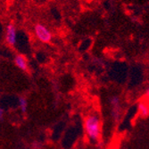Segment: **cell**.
Returning <instances> with one entry per match:
<instances>
[{
  "label": "cell",
  "instance_id": "cell-1",
  "mask_svg": "<svg viewBox=\"0 0 149 149\" xmlns=\"http://www.w3.org/2000/svg\"><path fill=\"white\" fill-rule=\"evenodd\" d=\"M84 130L91 141H97L101 133V120L97 113L88 114L84 120Z\"/></svg>",
  "mask_w": 149,
  "mask_h": 149
},
{
  "label": "cell",
  "instance_id": "cell-2",
  "mask_svg": "<svg viewBox=\"0 0 149 149\" xmlns=\"http://www.w3.org/2000/svg\"><path fill=\"white\" fill-rule=\"evenodd\" d=\"M109 105L111 108V114L115 123L120 120L121 116V111H123V107H121V102L120 98L118 96H113L109 97Z\"/></svg>",
  "mask_w": 149,
  "mask_h": 149
},
{
  "label": "cell",
  "instance_id": "cell-3",
  "mask_svg": "<svg viewBox=\"0 0 149 149\" xmlns=\"http://www.w3.org/2000/svg\"><path fill=\"white\" fill-rule=\"evenodd\" d=\"M34 32L37 38L42 43H49L52 40V33L51 31L43 24L38 23L34 26Z\"/></svg>",
  "mask_w": 149,
  "mask_h": 149
},
{
  "label": "cell",
  "instance_id": "cell-4",
  "mask_svg": "<svg viewBox=\"0 0 149 149\" xmlns=\"http://www.w3.org/2000/svg\"><path fill=\"white\" fill-rule=\"evenodd\" d=\"M6 42L8 46L13 47L16 42H17V33H16V29L15 26L13 23H10L6 26Z\"/></svg>",
  "mask_w": 149,
  "mask_h": 149
},
{
  "label": "cell",
  "instance_id": "cell-5",
  "mask_svg": "<svg viewBox=\"0 0 149 149\" xmlns=\"http://www.w3.org/2000/svg\"><path fill=\"white\" fill-rule=\"evenodd\" d=\"M13 62H15V64L17 68H19L22 72L28 71V61L22 55H16L15 56V59H13Z\"/></svg>",
  "mask_w": 149,
  "mask_h": 149
},
{
  "label": "cell",
  "instance_id": "cell-6",
  "mask_svg": "<svg viewBox=\"0 0 149 149\" xmlns=\"http://www.w3.org/2000/svg\"><path fill=\"white\" fill-rule=\"evenodd\" d=\"M138 113L143 118L149 115V104L146 102L141 101L138 104Z\"/></svg>",
  "mask_w": 149,
  "mask_h": 149
},
{
  "label": "cell",
  "instance_id": "cell-7",
  "mask_svg": "<svg viewBox=\"0 0 149 149\" xmlns=\"http://www.w3.org/2000/svg\"><path fill=\"white\" fill-rule=\"evenodd\" d=\"M18 106L22 113H25L28 110V101L23 97H20L18 98Z\"/></svg>",
  "mask_w": 149,
  "mask_h": 149
},
{
  "label": "cell",
  "instance_id": "cell-8",
  "mask_svg": "<svg viewBox=\"0 0 149 149\" xmlns=\"http://www.w3.org/2000/svg\"><path fill=\"white\" fill-rule=\"evenodd\" d=\"M31 149H41L42 147V143L40 141H34L31 145Z\"/></svg>",
  "mask_w": 149,
  "mask_h": 149
},
{
  "label": "cell",
  "instance_id": "cell-9",
  "mask_svg": "<svg viewBox=\"0 0 149 149\" xmlns=\"http://www.w3.org/2000/svg\"><path fill=\"white\" fill-rule=\"evenodd\" d=\"M4 113H5L4 108L1 107L0 108V121H3V120H4Z\"/></svg>",
  "mask_w": 149,
  "mask_h": 149
},
{
  "label": "cell",
  "instance_id": "cell-10",
  "mask_svg": "<svg viewBox=\"0 0 149 149\" xmlns=\"http://www.w3.org/2000/svg\"><path fill=\"white\" fill-rule=\"evenodd\" d=\"M145 97H146V100L149 101V87L146 88V92H145Z\"/></svg>",
  "mask_w": 149,
  "mask_h": 149
}]
</instances>
